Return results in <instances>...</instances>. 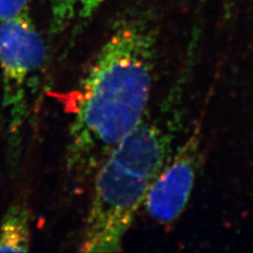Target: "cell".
Returning <instances> with one entry per match:
<instances>
[{"label":"cell","instance_id":"obj_1","mask_svg":"<svg viewBox=\"0 0 253 253\" xmlns=\"http://www.w3.org/2000/svg\"><path fill=\"white\" fill-rule=\"evenodd\" d=\"M157 34L144 18L118 22L75 89L67 94L71 116L67 168L76 177L104 158L146 115L157 58Z\"/></svg>","mask_w":253,"mask_h":253},{"label":"cell","instance_id":"obj_2","mask_svg":"<svg viewBox=\"0 0 253 253\" xmlns=\"http://www.w3.org/2000/svg\"><path fill=\"white\" fill-rule=\"evenodd\" d=\"M169 125L146 114L101 162L79 251L122 250L150 187L172 152L174 130Z\"/></svg>","mask_w":253,"mask_h":253},{"label":"cell","instance_id":"obj_3","mask_svg":"<svg viewBox=\"0 0 253 253\" xmlns=\"http://www.w3.org/2000/svg\"><path fill=\"white\" fill-rule=\"evenodd\" d=\"M44 57L43 39L29 12L0 22L2 105L10 132L16 139L28 117L29 98Z\"/></svg>","mask_w":253,"mask_h":253},{"label":"cell","instance_id":"obj_4","mask_svg":"<svg viewBox=\"0 0 253 253\" xmlns=\"http://www.w3.org/2000/svg\"><path fill=\"white\" fill-rule=\"evenodd\" d=\"M201 131V126H196L175 152H171L150 187L144 205L158 224L174 223L187 207L200 167Z\"/></svg>","mask_w":253,"mask_h":253},{"label":"cell","instance_id":"obj_5","mask_svg":"<svg viewBox=\"0 0 253 253\" xmlns=\"http://www.w3.org/2000/svg\"><path fill=\"white\" fill-rule=\"evenodd\" d=\"M31 245L30 211L25 204H15L0 223V252H27Z\"/></svg>","mask_w":253,"mask_h":253},{"label":"cell","instance_id":"obj_6","mask_svg":"<svg viewBox=\"0 0 253 253\" xmlns=\"http://www.w3.org/2000/svg\"><path fill=\"white\" fill-rule=\"evenodd\" d=\"M51 28L53 33H60L65 30L77 14L78 0H50Z\"/></svg>","mask_w":253,"mask_h":253},{"label":"cell","instance_id":"obj_7","mask_svg":"<svg viewBox=\"0 0 253 253\" xmlns=\"http://www.w3.org/2000/svg\"><path fill=\"white\" fill-rule=\"evenodd\" d=\"M29 0H0V22L28 12Z\"/></svg>","mask_w":253,"mask_h":253},{"label":"cell","instance_id":"obj_8","mask_svg":"<svg viewBox=\"0 0 253 253\" xmlns=\"http://www.w3.org/2000/svg\"><path fill=\"white\" fill-rule=\"evenodd\" d=\"M105 0H78L77 15L78 17L84 20L90 18Z\"/></svg>","mask_w":253,"mask_h":253}]
</instances>
